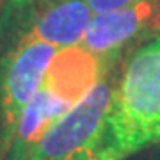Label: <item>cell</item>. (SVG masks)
<instances>
[{"label": "cell", "instance_id": "cell-10", "mask_svg": "<svg viewBox=\"0 0 160 160\" xmlns=\"http://www.w3.org/2000/svg\"><path fill=\"white\" fill-rule=\"evenodd\" d=\"M4 2H6V0H0V6H2V4H4Z\"/></svg>", "mask_w": 160, "mask_h": 160}, {"label": "cell", "instance_id": "cell-2", "mask_svg": "<svg viewBox=\"0 0 160 160\" xmlns=\"http://www.w3.org/2000/svg\"><path fill=\"white\" fill-rule=\"evenodd\" d=\"M116 86L110 68L78 103L52 123L30 160H109L107 121Z\"/></svg>", "mask_w": 160, "mask_h": 160}, {"label": "cell", "instance_id": "cell-8", "mask_svg": "<svg viewBox=\"0 0 160 160\" xmlns=\"http://www.w3.org/2000/svg\"><path fill=\"white\" fill-rule=\"evenodd\" d=\"M89 9L94 14L98 12H107V11H116L121 7H128L132 4H135L137 0H86Z\"/></svg>", "mask_w": 160, "mask_h": 160}, {"label": "cell", "instance_id": "cell-9", "mask_svg": "<svg viewBox=\"0 0 160 160\" xmlns=\"http://www.w3.org/2000/svg\"><path fill=\"white\" fill-rule=\"evenodd\" d=\"M146 149H151V151H148V155L142 160H160V146H151Z\"/></svg>", "mask_w": 160, "mask_h": 160}, {"label": "cell", "instance_id": "cell-11", "mask_svg": "<svg viewBox=\"0 0 160 160\" xmlns=\"http://www.w3.org/2000/svg\"><path fill=\"white\" fill-rule=\"evenodd\" d=\"M157 2H158V4H160V0H157Z\"/></svg>", "mask_w": 160, "mask_h": 160}, {"label": "cell", "instance_id": "cell-6", "mask_svg": "<svg viewBox=\"0 0 160 160\" xmlns=\"http://www.w3.org/2000/svg\"><path fill=\"white\" fill-rule=\"evenodd\" d=\"M69 107L64 100L41 87L22 110L16 125L0 146V160H30L45 132Z\"/></svg>", "mask_w": 160, "mask_h": 160}, {"label": "cell", "instance_id": "cell-5", "mask_svg": "<svg viewBox=\"0 0 160 160\" xmlns=\"http://www.w3.org/2000/svg\"><path fill=\"white\" fill-rule=\"evenodd\" d=\"M116 57L96 55L82 45L57 48L46 69L43 87L68 105H75L112 68Z\"/></svg>", "mask_w": 160, "mask_h": 160}, {"label": "cell", "instance_id": "cell-4", "mask_svg": "<svg viewBox=\"0 0 160 160\" xmlns=\"http://www.w3.org/2000/svg\"><path fill=\"white\" fill-rule=\"evenodd\" d=\"M158 29L160 4L157 0H137L128 7L94 14L80 45L96 55L112 57L137 36Z\"/></svg>", "mask_w": 160, "mask_h": 160}, {"label": "cell", "instance_id": "cell-7", "mask_svg": "<svg viewBox=\"0 0 160 160\" xmlns=\"http://www.w3.org/2000/svg\"><path fill=\"white\" fill-rule=\"evenodd\" d=\"M91 18L86 0H41L30 34L55 48L80 45Z\"/></svg>", "mask_w": 160, "mask_h": 160}, {"label": "cell", "instance_id": "cell-1", "mask_svg": "<svg viewBox=\"0 0 160 160\" xmlns=\"http://www.w3.org/2000/svg\"><path fill=\"white\" fill-rule=\"evenodd\" d=\"M160 146V34L126 59L107 121V158Z\"/></svg>", "mask_w": 160, "mask_h": 160}, {"label": "cell", "instance_id": "cell-3", "mask_svg": "<svg viewBox=\"0 0 160 160\" xmlns=\"http://www.w3.org/2000/svg\"><path fill=\"white\" fill-rule=\"evenodd\" d=\"M57 48L38 39L30 30L0 57V116L4 144L22 110L43 87L46 69Z\"/></svg>", "mask_w": 160, "mask_h": 160}]
</instances>
